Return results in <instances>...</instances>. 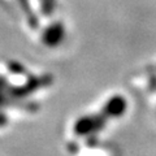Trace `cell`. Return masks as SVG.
Wrapping results in <instances>:
<instances>
[{
    "label": "cell",
    "mask_w": 156,
    "mask_h": 156,
    "mask_svg": "<svg viewBox=\"0 0 156 156\" xmlns=\"http://www.w3.org/2000/svg\"><path fill=\"white\" fill-rule=\"evenodd\" d=\"M52 81H53V77L50 74H46V76H42V77H31V78H29L27 82L23 86L8 87L7 92L12 98H14V99H22V98L27 96L29 94H31L34 91L51 85Z\"/></svg>",
    "instance_id": "obj_1"
},
{
    "label": "cell",
    "mask_w": 156,
    "mask_h": 156,
    "mask_svg": "<svg viewBox=\"0 0 156 156\" xmlns=\"http://www.w3.org/2000/svg\"><path fill=\"white\" fill-rule=\"evenodd\" d=\"M105 121L107 116L104 113L99 116H83L77 120L74 125V133L80 136L95 134L96 131L104 128Z\"/></svg>",
    "instance_id": "obj_2"
},
{
    "label": "cell",
    "mask_w": 156,
    "mask_h": 156,
    "mask_svg": "<svg viewBox=\"0 0 156 156\" xmlns=\"http://www.w3.org/2000/svg\"><path fill=\"white\" fill-rule=\"evenodd\" d=\"M126 108H128V103L125 98L121 95H115L105 103L103 113L107 117H121L125 113Z\"/></svg>",
    "instance_id": "obj_3"
},
{
    "label": "cell",
    "mask_w": 156,
    "mask_h": 156,
    "mask_svg": "<svg viewBox=\"0 0 156 156\" xmlns=\"http://www.w3.org/2000/svg\"><path fill=\"white\" fill-rule=\"evenodd\" d=\"M62 35H64V31L60 25H56V26H52L50 27L44 34V43L47 46H57L60 43Z\"/></svg>",
    "instance_id": "obj_4"
},
{
    "label": "cell",
    "mask_w": 156,
    "mask_h": 156,
    "mask_svg": "<svg viewBox=\"0 0 156 156\" xmlns=\"http://www.w3.org/2000/svg\"><path fill=\"white\" fill-rule=\"evenodd\" d=\"M8 68L13 73H16V74H23V73H26L25 68H23L21 64H18V62H11V64H8Z\"/></svg>",
    "instance_id": "obj_5"
},
{
    "label": "cell",
    "mask_w": 156,
    "mask_h": 156,
    "mask_svg": "<svg viewBox=\"0 0 156 156\" xmlns=\"http://www.w3.org/2000/svg\"><path fill=\"white\" fill-rule=\"evenodd\" d=\"M8 87H9V86H8V81H7L4 77H0V91L7 90Z\"/></svg>",
    "instance_id": "obj_6"
},
{
    "label": "cell",
    "mask_w": 156,
    "mask_h": 156,
    "mask_svg": "<svg viewBox=\"0 0 156 156\" xmlns=\"http://www.w3.org/2000/svg\"><path fill=\"white\" fill-rule=\"evenodd\" d=\"M7 121H8V119L5 117V115L0 112V126H4V125L7 124Z\"/></svg>",
    "instance_id": "obj_7"
}]
</instances>
